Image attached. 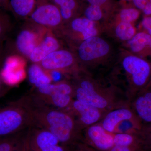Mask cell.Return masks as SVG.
Segmentation results:
<instances>
[{"label":"cell","mask_w":151,"mask_h":151,"mask_svg":"<svg viewBox=\"0 0 151 151\" xmlns=\"http://www.w3.org/2000/svg\"><path fill=\"white\" fill-rule=\"evenodd\" d=\"M33 125L24 97L0 108V139L22 132Z\"/></svg>","instance_id":"2"},{"label":"cell","mask_w":151,"mask_h":151,"mask_svg":"<svg viewBox=\"0 0 151 151\" xmlns=\"http://www.w3.org/2000/svg\"><path fill=\"white\" fill-rule=\"evenodd\" d=\"M67 23L62 28L63 34L72 40H77L80 43L89 38L98 35L97 22L89 20L85 17H77Z\"/></svg>","instance_id":"9"},{"label":"cell","mask_w":151,"mask_h":151,"mask_svg":"<svg viewBox=\"0 0 151 151\" xmlns=\"http://www.w3.org/2000/svg\"><path fill=\"white\" fill-rule=\"evenodd\" d=\"M65 111L75 118L81 129L96 124L102 118V112L104 111L77 100H73L70 107Z\"/></svg>","instance_id":"12"},{"label":"cell","mask_w":151,"mask_h":151,"mask_svg":"<svg viewBox=\"0 0 151 151\" xmlns=\"http://www.w3.org/2000/svg\"><path fill=\"white\" fill-rule=\"evenodd\" d=\"M114 145L122 146H142L139 133H117L113 135Z\"/></svg>","instance_id":"21"},{"label":"cell","mask_w":151,"mask_h":151,"mask_svg":"<svg viewBox=\"0 0 151 151\" xmlns=\"http://www.w3.org/2000/svg\"><path fill=\"white\" fill-rule=\"evenodd\" d=\"M149 47L151 50V43H150V45H149Z\"/></svg>","instance_id":"38"},{"label":"cell","mask_w":151,"mask_h":151,"mask_svg":"<svg viewBox=\"0 0 151 151\" xmlns=\"http://www.w3.org/2000/svg\"><path fill=\"white\" fill-rule=\"evenodd\" d=\"M140 15V11L134 8L123 9L119 14V21L131 23L137 20Z\"/></svg>","instance_id":"23"},{"label":"cell","mask_w":151,"mask_h":151,"mask_svg":"<svg viewBox=\"0 0 151 151\" xmlns=\"http://www.w3.org/2000/svg\"><path fill=\"white\" fill-rule=\"evenodd\" d=\"M122 65L129 76L135 96L145 89L150 83L151 78V64L137 55L128 54L123 57Z\"/></svg>","instance_id":"3"},{"label":"cell","mask_w":151,"mask_h":151,"mask_svg":"<svg viewBox=\"0 0 151 151\" xmlns=\"http://www.w3.org/2000/svg\"><path fill=\"white\" fill-rule=\"evenodd\" d=\"M51 77L52 80L54 82H58L62 81V75L64 73L57 70H53V71L48 72Z\"/></svg>","instance_id":"31"},{"label":"cell","mask_w":151,"mask_h":151,"mask_svg":"<svg viewBox=\"0 0 151 151\" xmlns=\"http://www.w3.org/2000/svg\"><path fill=\"white\" fill-rule=\"evenodd\" d=\"M142 139L143 150L151 151V123L142 126L139 131Z\"/></svg>","instance_id":"25"},{"label":"cell","mask_w":151,"mask_h":151,"mask_svg":"<svg viewBox=\"0 0 151 151\" xmlns=\"http://www.w3.org/2000/svg\"><path fill=\"white\" fill-rule=\"evenodd\" d=\"M70 147L62 144L52 145L46 147L39 151H70Z\"/></svg>","instance_id":"29"},{"label":"cell","mask_w":151,"mask_h":151,"mask_svg":"<svg viewBox=\"0 0 151 151\" xmlns=\"http://www.w3.org/2000/svg\"><path fill=\"white\" fill-rule=\"evenodd\" d=\"M3 84H4V83H3L1 78V75H0V97L4 94V92Z\"/></svg>","instance_id":"36"},{"label":"cell","mask_w":151,"mask_h":151,"mask_svg":"<svg viewBox=\"0 0 151 151\" xmlns=\"http://www.w3.org/2000/svg\"><path fill=\"white\" fill-rule=\"evenodd\" d=\"M60 44L53 35L47 32L29 57L34 63H39L49 54L60 49Z\"/></svg>","instance_id":"15"},{"label":"cell","mask_w":151,"mask_h":151,"mask_svg":"<svg viewBox=\"0 0 151 151\" xmlns=\"http://www.w3.org/2000/svg\"><path fill=\"white\" fill-rule=\"evenodd\" d=\"M26 62L22 56L14 55L7 58L0 75L3 83L9 86H14L21 83L25 79Z\"/></svg>","instance_id":"8"},{"label":"cell","mask_w":151,"mask_h":151,"mask_svg":"<svg viewBox=\"0 0 151 151\" xmlns=\"http://www.w3.org/2000/svg\"><path fill=\"white\" fill-rule=\"evenodd\" d=\"M70 151H97L89 147L88 145L83 142H78L73 145L70 146Z\"/></svg>","instance_id":"28"},{"label":"cell","mask_w":151,"mask_h":151,"mask_svg":"<svg viewBox=\"0 0 151 151\" xmlns=\"http://www.w3.org/2000/svg\"><path fill=\"white\" fill-rule=\"evenodd\" d=\"M142 145L122 146L114 145L108 151H143Z\"/></svg>","instance_id":"27"},{"label":"cell","mask_w":151,"mask_h":151,"mask_svg":"<svg viewBox=\"0 0 151 151\" xmlns=\"http://www.w3.org/2000/svg\"><path fill=\"white\" fill-rule=\"evenodd\" d=\"M29 128L1 138L0 151H28V137Z\"/></svg>","instance_id":"16"},{"label":"cell","mask_w":151,"mask_h":151,"mask_svg":"<svg viewBox=\"0 0 151 151\" xmlns=\"http://www.w3.org/2000/svg\"><path fill=\"white\" fill-rule=\"evenodd\" d=\"M42 1V0H37V1Z\"/></svg>","instance_id":"40"},{"label":"cell","mask_w":151,"mask_h":151,"mask_svg":"<svg viewBox=\"0 0 151 151\" xmlns=\"http://www.w3.org/2000/svg\"><path fill=\"white\" fill-rule=\"evenodd\" d=\"M135 114L141 122L151 123V89L147 87L135 96L133 103Z\"/></svg>","instance_id":"14"},{"label":"cell","mask_w":151,"mask_h":151,"mask_svg":"<svg viewBox=\"0 0 151 151\" xmlns=\"http://www.w3.org/2000/svg\"><path fill=\"white\" fill-rule=\"evenodd\" d=\"M60 11L63 23H67L76 17L79 8L78 0H52Z\"/></svg>","instance_id":"19"},{"label":"cell","mask_w":151,"mask_h":151,"mask_svg":"<svg viewBox=\"0 0 151 151\" xmlns=\"http://www.w3.org/2000/svg\"><path fill=\"white\" fill-rule=\"evenodd\" d=\"M131 120L140 119L130 109L119 108L109 112L104 117L101 125L107 132L113 133L115 132L116 128L120 123Z\"/></svg>","instance_id":"13"},{"label":"cell","mask_w":151,"mask_h":151,"mask_svg":"<svg viewBox=\"0 0 151 151\" xmlns=\"http://www.w3.org/2000/svg\"><path fill=\"white\" fill-rule=\"evenodd\" d=\"M28 151H32L31 150H30V149L29 148V147H28Z\"/></svg>","instance_id":"39"},{"label":"cell","mask_w":151,"mask_h":151,"mask_svg":"<svg viewBox=\"0 0 151 151\" xmlns=\"http://www.w3.org/2000/svg\"><path fill=\"white\" fill-rule=\"evenodd\" d=\"M84 17L89 20L96 22L103 19V9L98 6L89 5L84 11Z\"/></svg>","instance_id":"24"},{"label":"cell","mask_w":151,"mask_h":151,"mask_svg":"<svg viewBox=\"0 0 151 151\" xmlns=\"http://www.w3.org/2000/svg\"><path fill=\"white\" fill-rule=\"evenodd\" d=\"M24 98L31 113L33 125L51 132L65 145L70 147L81 141V128L68 111L38 102L29 95Z\"/></svg>","instance_id":"1"},{"label":"cell","mask_w":151,"mask_h":151,"mask_svg":"<svg viewBox=\"0 0 151 151\" xmlns=\"http://www.w3.org/2000/svg\"><path fill=\"white\" fill-rule=\"evenodd\" d=\"M137 9L142 11L146 6L148 0H132Z\"/></svg>","instance_id":"32"},{"label":"cell","mask_w":151,"mask_h":151,"mask_svg":"<svg viewBox=\"0 0 151 151\" xmlns=\"http://www.w3.org/2000/svg\"><path fill=\"white\" fill-rule=\"evenodd\" d=\"M147 87H148V88H151V78L150 81V83H149L148 85L147 86ZM147 87H146V88H147Z\"/></svg>","instance_id":"37"},{"label":"cell","mask_w":151,"mask_h":151,"mask_svg":"<svg viewBox=\"0 0 151 151\" xmlns=\"http://www.w3.org/2000/svg\"><path fill=\"white\" fill-rule=\"evenodd\" d=\"M29 80L36 88L51 84L52 79L48 72L44 70L38 63H33L29 68Z\"/></svg>","instance_id":"17"},{"label":"cell","mask_w":151,"mask_h":151,"mask_svg":"<svg viewBox=\"0 0 151 151\" xmlns=\"http://www.w3.org/2000/svg\"><path fill=\"white\" fill-rule=\"evenodd\" d=\"M10 11L20 18L29 17L35 9L37 0H9Z\"/></svg>","instance_id":"18"},{"label":"cell","mask_w":151,"mask_h":151,"mask_svg":"<svg viewBox=\"0 0 151 151\" xmlns=\"http://www.w3.org/2000/svg\"><path fill=\"white\" fill-rule=\"evenodd\" d=\"M31 21L47 29H58L63 21L58 7L47 0L37 2L35 9L29 17Z\"/></svg>","instance_id":"6"},{"label":"cell","mask_w":151,"mask_h":151,"mask_svg":"<svg viewBox=\"0 0 151 151\" xmlns=\"http://www.w3.org/2000/svg\"><path fill=\"white\" fill-rule=\"evenodd\" d=\"M73 86L74 97H76V100L103 111L110 105V101L108 97L97 89V86L91 80L78 77L76 79Z\"/></svg>","instance_id":"5"},{"label":"cell","mask_w":151,"mask_h":151,"mask_svg":"<svg viewBox=\"0 0 151 151\" xmlns=\"http://www.w3.org/2000/svg\"><path fill=\"white\" fill-rule=\"evenodd\" d=\"M112 134L105 130L102 125L94 124L86 128L84 134L81 135V142L97 151H108L114 146Z\"/></svg>","instance_id":"11"},{"label":"cell","mask_w":151,"mask_h":151,"mask_svg":"<svg viewBox=\"0 0 151 151\" xmlns=\"http://www.w3.org/2000/svg\"><path fill=\"white\" fill-rule=\"evenodd\" d=\"M0 9L10 11L9 0H0Z\"/></svg>","instance_id":"35"},{"label":"cell","mask_w":151,"mask_h":151,"mask_svg":"<svg viewBox=\"0 0 151 151\" xmlns=\"http://www.w3.org/2000/svg\"><path fill=\"white\" fill-rule=\"evenodd\" d=\"M89 5L98 6L103 9V7L107 3L108 0H86Z\"/></svg>","instance_id":"33"},{"label":"cell","mask_w":151,"mask_h":151,"mask_svg":"<svg viewBox=\"0 0 151 151\" xmlns=\"http://www.w3.org/2000/svg\"><path fill=\"white\" fill-rule=\"evenodd\" d=\"M142 25L147 33L151 36V16H146L143 19L142 22Z\"/></svg>","instance_id":"30"},{"label":"cell","mask_w":151,"mask_h":151,"mask_svg":"<svg viewBox=\"0 0 151 151\" xmlns=\"http://www.w3.org/2000/svg\"><path fill=\"white\" fill-rule=\"evenodd\" d=\"M111 46L107 41L98 36L81 42L77 47L76 59L83 64H91L106 58L111 53Z\"/></svg>","instance_id":"4"},{"label":"cell","mask_w":151,"mask_h":151,"mask_svg":"<svg viewBox=\"0 0 151 151\" xmlns=\"http://www.w3.org/2000/svg\"><path fill=\"white\" fill-rule=\"evenodd\" d=\"M115 33L119 39L129 41L136 34V30L132 23L119 21L116 24Z\"/></svg>","instance_id":"22"},{"label":"cell","mask_w":151,"mask_h":151,"mask_svg":"<svg viewBox=\"0 0 151 151\" xmlns=\"http://www.w3.org/2000/svg\"><path fill=\"white\" fill-rule=\"evenodd\" d=\"M10 29V24L6 15L0 11V39L6 34Z\"/></svg>","instance_id":"26"},{"label":"cell","mask_w":151,"mask_h":151,"mask_svg":"<svg viewBox=\"0 0 151 151\" xmlns=\"http://www.w3.org/2000/svg\"><path fill=\"white\" fill-rule=\"evenodd\" d=\"M142 12L146 16L151 15V0H148Z\"/></svg>","instance_id":"34"},{"label":"cell","mask_w":151,"mask_h":151,"mask_svg":"<svg viewBox=\"0 0 151 151\" xmlns=\"http://www.w3.org/2000/svg\"><path fill=\"white\" fill-rule=\"evenodd\" d=\"M128 41L130 50L133 53H140L146 48H149L151 42V36L147 32H139L136 34Z\"/></svg>","instance_id":"20"},{"label":"cell","mask_w":151,"mask_h":151,"mask_svg":"<svg viewBox=\"0 0 151 151\" xmlns=\"http://www.w3.org/2000/svg\"><path fill=\"white\" fill-rule=\"evenodd\" d=\"M33 23L20 31L16 40L17 51L22 56L28 58L34 50L46 35L48 29Z\"/></svg>","instance_id":"7"},{"label":"cell","mask_w":151,"mask_h":151,"mask_svg":"<svg viewBox=\"0 0 151 151\" xmlns=\"http://www.w3.org/2000/svg\"><path fill=\"white\" fill-rule=\"evenodd\" d=\"M76 57L66 50L59 49L49 54L38 64L47 72L57 70L63 73L75 68Z\"/></svg>","instance_id":"10"}]
</instances>
